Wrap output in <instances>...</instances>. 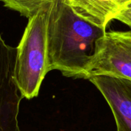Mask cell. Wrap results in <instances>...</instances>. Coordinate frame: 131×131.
I'll list each match as a JSON object with an SVG mask.
<instances>
[{
  "instance_id": "obj_1",
  "label": "cell",
  "mask_w": 131,
  "mask_h": 131,
  "mask_svg": "<svg viewBox=\"0 0 131 131\" xmlns=\"http://www.w3.org/2000/svg\"><path fill=\"white\" fill-rule=\"evenodd\" d=\"M105 32L76 15L62 0L54 2L47 31L48 71L58 70L65 77L86 79L97 41Z\"/></svg>"
},
{
  "instance_id": "obj_2",
  "label": "cell",
  "mask_w": 131,
  "mask_h": 131,
  "mask_svg": "<svg viewBox=\"0 0 131 131\" xmlns=\"http://www.w3.org/2000/svg\"><path fill=\"white\" fill-rule=\"evenodd\" d=\"M53 2L44 5L28 25L17 48L15 80L23 98L30 100L38 95L48 69L47 31Z\"/></svg>"
},
{
  "instance_id": "obj_3",
  "label": "cell",
  "mask_w": 131,
  "mask_h": 131,
  "mask_svg": "<svg viewBox=\"0 0 131 131\" xmlns=\"http://www.w3.org/2000/svg\"><path fill=\"white\" fill-rule=\"evenodd\" d=\"M93 76H111L131 81V31H106L97 40L86 79Z\"/></svg>"
},
{
  "instance_id": "obj_4",
  "label": "cell",
  "mask_w": 131,
  "mask_h": 131,
  "mask_svg": "<svg viewBox=\"0 0 131 131\" xmlns=\"http://www.w3.org/2000/svg\"><path fill=\"white\" fill-rule=\"evenodd\" d=\"M17 48L0 34V131H20L18 116L22 94L15 80Z\"/></svg>"
},
{
  "instance_id": "obj_5",
  "label": "cell",
  "mask_w": 131,
  "mask_h": 131,
  "mask_svg": "<svg viewBox=\"0 0 131 131\" xmlns=\"http://www.w3.org/2000/svg\"><path fill=\"white\" fill-rule=\"evenodd\" d=\"M88 80L109 104L117 131H131L130 80L111 76H93Z\"/></svg>"
},
{
  "instance_id": "obj_6",
  "label": "cell",
  "mask_w": 131,
  "mask_h": 131,
  "mask_svg": "<svg viewBox=\"0 0 131 131\" xmlns=\"http://www.w3.org/2000/svg\"><path fill=\"white\" fill-rule=\"evenodd\" d=\"M81 18L106 30L108 23L131 0H62Z\"/></svg>"
},
{
  "instance_id": "obj_7",
  "label": "cell",
  "mask_w": 131,
  "mask_h": 131,
  "mask_svg": "<svg viewBox=\"0 0 131 131\" xmlns=\"http://www.w3.org/2000/svg\"><path fill=\"white\" fill-rule=\"evenodd\" d=\"M57 0H0L4 5L18 12L28 19L34 16L44 5Z\"/></svg>"
},
{
  "instance_id": "obj_8",
  "label": "cell",
  "mask_w": 131,
  "mask_h": 131,
  "mask_svg": "<svg viewBox=\"0 0 131 131\" xmlns=\"http://www.w3.org/2000/svg\"><path fill=\"white\" fill-rule=\"evenodd\" d=\"M114 19L123 22L131 29V10L127 8L124 9L115 16Z\"/></svg>"
},
{
  "instance_id": "obj_9",
  "label": "cell",
  "mask_w": 131,
  "mask_h": 131,
  "mask_svg": "<svg viewBox=\"0 0 131 131\" xmlns=\"http://www.w3.org/2000/svg\"><path fill=\"white\" fill-rule=\"evenodd\" d=\"M127 9H129V10H131V3L129 5H128V6H127Z\"/></svg>"
}]
</instances>
